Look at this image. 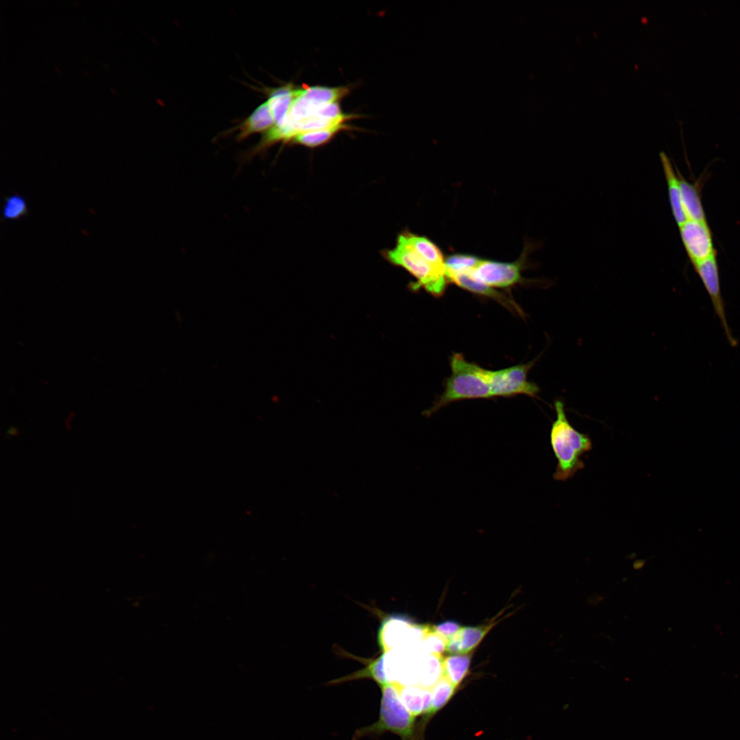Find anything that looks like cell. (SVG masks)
<instances>
[{
  "label": "cell",
  "instance_id": "obj_3",
  "mask_svg": "<svg viewBox=\"0 0 740 740\" xmlns=\"http://www.w3.org/2000/svg\"><path fill=\"white\" fill-rule=\"evenodd\" d=\"M382 257L389 263L400 267L412 275L417 282L415 289L420 287L435 297L441 296L449 281L445 271L438 269L417 254L399 234L394 247L383 250Z\"/></svg>",
  "mask_w": 740,
  "mask_h": 740
},
{
  "label": "cell",
  "instance_id": "obj_2",
  "mask_svg": "<svg viewBox=\"0 0 740 740\" xmlns=\"http://www.w3.org/2000/svg\"><path fill=\"white\" fill-rule=\"evenodd\" d=\"M450 368L451 375L445 382L444 391L426 411L427 415L454 402L493 397L488 369L467 360L461 354L457 353L450 358Z\"/></svg>",
  "mask_w": 740,
  "mask_h": 740
},
{
  "label": "cell",
  "instance_id": "obj_15",
  "mask_svg": "<svg viewBox=\"0 0 740 740\" xmlns=\"http://www.w3.org/2000/svg\"><path fill=\"white\" fill-rule=\"evenodd\" d=\"M471 654H451L443 658V676L458 688L469 673Z\"/></svg>",
  "mask_w": 740,
  "mask_h": 740
},
{
  "label": "cell",
  "instance_id": "obj_20",
  "mask_svg": "<svg viewBox=\"0 0 740 740\" xmlns=\"http://www.w3.org/2000/svg\"><path fill=\"white\" fill-rule=\"evenodd\" d=\"M480 260L477 256L469 254L450 255L445 258V273L472 271Z\"/></svg>",
  "mask_w": 740,
  "mask_h": 740
},
{
  "label": "cell",
  "instance_id": "obj_11",
  "mask_svg": "<svg viewBox=\"0 0 740 740\" xmlns=\"http://www.w3.org/2000/svg\"><path fill=\"white\" fill-rule=\"evenodd\" d=\"M676 171L680 183L682 204L688 220L706 221L698 182L687 181L677 167Z\"/></svg>",
  "mask_w": 740,
  "mask_h": 740
},
{
  "label": "cell",
  "instance_id": "obj_9",
  "mask_svg": "<svg viewBox=\"0 0 740 740\" xmlns=\"http://www.w3.org/2000/svg\"><path fill=\"white\" fill-rule=\"evenodd\" d=\"M495 623L478 626L462 627L447 642L446 651L452 654H468L482 641Z\"/></svg>",
  "mask_w": 740,
  "mask_h": 740
},
{
  "label": "cell",
  "instance_id": "obj_14",
  "mask_svg": "<svg viewBox=\"0 0 740 740\" xmlns=\"http://www.w3.org/2000/svg\"><path fill=\"white\" fill-rule=\"evenodd\" d=\"M275 121L272 116L267 101L260 105L238 127L239 132L237 139L242 140L250 135L259 133L267 132L275 126Z\"/></svg>",
  "mask_w": 740,
  "mask_h": 740
},
{
  "label": "cell",
  "instance_id": "obj_23",
  "mask_svg": "<svg viewBox=\"0 0 740 740\" xmlns=\"http://www.w3.org/2000/svg\"><path fill=\"white\" fill-rule=\"evenodd\" d=\"M18 431L17 428H16L15 427L11 426L8 429L6 434H7V435H8L10 436H16V434H18Z\"/></svg>",
  "mask_w": 740,
  "mask_h": 740
},
{
  "label": "cell",
  "instance_id": "obj_7",
  "mask_svg": "<svg viewBox=\"0 0 740 740\" xmlns=\"http://www.w3.org/2000/svg\"><path fill=\"white\" fill-rule=\"evenodd\" d=\"M521 262H505L480 259L472 275L491 288H507L521 280Z\"/></svg>",
  "mask_w": 740,
  "mask_h": 740
},
{
  "label": "cell",
  "instance_id": "obj_18",
  "mask_svg": "<svg viewBox=\"0 0 740 740\" xmlns=\"http://www.w3.org/2000/svg\"><path fill=\"white\" fill-rule=\"evenodd\" d=\"M349 92L346 87L328 88L311 86L300 88V95L321 104H330L344 97Z\"/></svg>",
  "mask_w": 740,
  "mask_h": 740
},
{
  "label": "cell",
  "instance_id": "obj_21",
  "mask_svg": "<svg viewBox=\"0 0 740 740\" xmlns=\"http://www.w3.org/2000/svg\"><path fill=\"white\" fill-rule=\"evenodd\" d=\"M447 642L429 626L421 641L420 648L423 652L441 656L443 652L446 651Z\"/></svg>",
  "mask_w": 740,
  "mask_h": 740
},
{
  "label": "cell",
  "instance_id": "obj_4",
  "mask_svg": "<svg viewBox=\"0 0 740 740\" xmlns=\"http://www.w3.org/2000/svg\"><path fill=\"white\" fill-rule=\"evenodd\" d=\"M429 626L414 623L406 616L391 615L384 617L378 634V644L382 652L395 648H416L427 632Z\"/></svg>",
  "mask_w": 740,
  "mask_h": 740
},
{
  "label": "cell",
  "instance_id": "obj_17",
  "mask_svg": "<svg viewBox=\"0 0 740 740\" xmlns=\"http://www.w3.org/2000/svg\"><path fill=\"white\" fill-rule=\"evenodd\" d=\"M346 125L311 130L296 134L291 142L309 148H314L329 142L338 132L346 129Z\"/></svg>",
  "mask_w": 740,
  "mask_h": 740
},
{
  "label": "cell",
  "instance_id": "obj_5",
  "mask_svg": "<svg viewBox=\"0 0 740 740\" xmlns=\"http://www.w3.org/2000/svg\"><path fill=\"white\" fill-rule=\"evenodd\" d=\"M534 362L519 364L500 370H489L493 397H510L526 395L534 397L540 388L535 383L528 380V374Z\"/></svg>",
  "mask_w": 740,
  "mask_h": 740
},
{
  "label": "cell",
  "instance_id": "obj_22",
  "mask_svg": "<svg viewBox=\"0 0 740 740\" xmlns=\"http://www.w3.org/2000/svg\"><path fill=\"white\" fill-rule=\"evenodd\" d=\"M434 632L441 636L447 641L453 637L462 628L455 621L447 620L431 626Z\"/></svg>",
  "mask_w": 740,
  "mask_h": 740
},
{
  "label": "cell",
  "instance_id": "obj_1",
  "mask_svg": "<svg viewBox=\"0 0 740 740\" xmlns=\"http://www.w3.org/2000/svg\"><path fill=\"white\" fill-rule=\"evenodd\" d=\"M556 419L550 433V441L557 465L553 478L557 481H566L584 467L581 459L584 454L593 448L588 434L574 428L569 421L563 401L554 402Z\"/></svg>",
  "mask_w": 740,
  "mask_h": 740
},
{
  "label": "cell",
  "instance_id": "obj_19",
  "mask_svg": "<svg viewBox=\"0 0 740 740\" xmlns=\"http://www.w3.org/2000/svg\"><path fill=\"white\" fill-rule=\"evenodd\" d=\"M29 214L25 198L14 193L4 197L1 208V219L4 221H17Z\"/></svg>",
  "mask_w": 740,
  "mask_h": 740
},
{
  "label": "cell",
  "instance_id": "obj_10",
  "mask_svg": "<svg viewBox=\"0 0 740 740\" xmlns=\"http://www.w3.org/2000/svg\"><path fill=\"white\" fill-rule=\"evenodd\" d=\"M659 156L666 180L672 214L678 227H680L687 221L688 219L684 213L682 204L678 177L673 164L666 153L665 151H661Z\"/></svg>",
  "mask_w": 740,
  "mask_h": 740
},
{
  "label": "cell",
  "instance_id": "obj_16",
  "mask_svg": "<svg viewBox=\"0 0 740 740\" xmlns=\"http://www.w3.org/2000/svg\"><path fill=\"white\" fill-rule=\"evenodd\" d=\"M458 688L443 676L431 688L432 703L430 711L423 717L426 724L441 711L454 697Z\"/></svg>",
  "mask_w": 740,
  "mask_h": 740
},
{
  "label": "cell",
  "instance_id": "obj_13",
  "mask_svg": "<svg viewBox=\"0 0 740 740\" xmlns=\"http://www.w3.org/2000/svg\"><path fill=\"white\" fill-rule=\"evenodd\" d=\"M299 88H295L291 85L273 89L267 100L275 126L280 127L284 123L294 100L298 95Z\"/></svg>",
  "mask_w": 740,
  "mask_h": 740
},
{
  "label": "cell",
  "instance_id": "obj_8",
  "mask_svg": "<svg viewBox=\"0 0 740 740\" xmlns=\"http://www.w3.org/2000/svg\"><path fill=\"white\" fill-rule=\"evenodd\" d=\"M449 282L455 284L463 289L475 294L490 297L509 309L519 311V308L506 295L489 287L476 279L469 271L447 272Z\"/></svg>",
  "mask_w": 740,
  "mask_h": 740
},
{
  "label": "cell",
  "instance_id": "obj_12",
  "mask_svg": "<svg viewBox=\"0 0 740 740\" xmlns=\"http://www.w3.org/2000/svg\"><path fill=\"white\" fill-rule=\"evenodd\" d=\"M403 239L423 258L434 267L445 271V258L439 247L424 236L405 230L401 232Z\"/></svg>",
  "mask_w": 740,
  "mask_h": 740
},
{
  "label": "cell",
  "instance_id": "obj_6",
  "mask_svg": "<svg viewBox=\"0 0 740 740\" xmlns=\"http://www.w3.org/2000/svg\"><path fill=\"white\" fill-rule=\"evenodd\" d=\"M679 230L682 244L693 266L716 254L707 221L688 220L679 227Z\"/></svg>",
  "mask_w": 740,
  "mask_h": 740
}]
</instances>
